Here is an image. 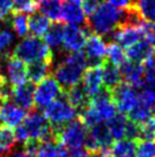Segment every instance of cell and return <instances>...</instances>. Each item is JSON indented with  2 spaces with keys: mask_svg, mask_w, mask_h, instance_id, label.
<instances>
[{
  "mask_svg": "<svg viewBox=\"0 0 155 157\" xmlns=\"http://www.w3.org/2000/svg\"><path fill=\"white\" fill-rule=\"evenodd\" d=\"M15 138L18 142H25L30 139H37L41 142H56L55 130L50 123L39 111H31L15 130ZM57 144V142H56Z\"/></svg>",
  "mask_w": 155,
  "mask_h": 157,
  "instance_id": "obj_1",
  "label": "cell"
},
{
  "mask_svg": "<svg viewBox=\"0 0 155 157\" xmlns=\"http://www.w3.org/2000/svg\"><path fill=\"white\" fill-rule=\"evenodd\" d=\"M87 57L85 53L74 52L63 59L59 64H57L54 76L60 87L64 91L73 87L82 80L83 74L87 69Z\"/></svg>",
  "mask_w": 155,
  "mask_h": 157,
  "instance_id": "obj_2",
  "label": "cell"
},
{
  "mask_svg": "<svg viewBox=\"0 0 155 157\" xmlns=\"http://www.w3.org/2000/svg\"><path fill=\"white\" fill-rule=\"evenodd\" d=\"M123 10L114 8L108 4H102L87 18L86 26L91 33L100 37L108 35L122 24Z\"/></svg>",
  "mask_w": 155,
  "mask_h": 157,
  "instance_id": "obj_3",
  "label": "cell"
},
{
  "mask_svg": "<svg viewBox=\"0 0 155 157\" xmlns=\"http://www.w3.org/2000/svg\"><path fill=\"white\" fill-rule=\"evenodd\" d=\"M12 55L24 63H31L40 60L54 63L52 51L45 44L43 40L34 36L24 37V39L20 41L16 45V47L14 48Z\"/></svg>",
  "mask_w": 155,
  "mask_h": 157,
  "instance_id": "obj_4",
  "label": "cell"
},
{
  "mask_svg": "<svg viewBox=\"0 0 155 157\" xmlns=\"http://www.w3.org/2000/svg\"><path fill=\"white\" fill-rule=\"evenodd\" d=\"M56 142L65 149H81L85 146V141L88 135L87 127L80 121V118H74L73 121L55 131Z\"/></svg>",
  "mask_w": 155,
  "mask_h": 157,
  "instance_id": "obj_5",
  "label": "cell"
},
{
  "mask_svg": "<svg viewBox=\"0 0 155 157\" xmlns=\"http://www.w3.org/2000/svg\"><path fill=\"white\" fill-rule=\"evenodd\" d=\"M43 115L48 119V122L50 123L52 128L57 131L60 127L66 125L67 123L73 121L78 113L70 105L69 101L65 98V94L63 93V95L59 96L55 101H52L50 105L45 108Z\"/></svg>",
  "mask_w": 155,
  "mask_h": 157,
  "instance_id": "obj_6",
  "label": "cell"
},
{
  "mask_svg": "<svg viewBox=\"0 0 155 157\" xmlns=\"http://www.w3.org/2000/svg\"><path fill=\"white\" fill-rule=\"evenodd\" d=\"M64 90L60 87L55 77H47L37 85L34 90V105L38 108H46L52 101L63 95Z\"/></svg>",
  "mask_w": 155,
  "mask_h": 157,
  "instance_id": "obj_7",
  "label": "cell"
},
{
  "mask_svg": "<svg viewBox=\"0 0 155 157\" xmlns=\"http://www.w3.org/2000/svg\"><path fill=\"white\" fill-rule=\"evenodd\" d=\"M111 95L116 109L122 113H128L138 100V90L122 82L111 90Z\"/></svg>",
  "mask_w": 155,
  "mask_h": 157,
  "instance_id": "obj_8",
  "label": "cell"
},
{
  "mask_svg": "<svg viewBox=\"0 0 155 157\" xmlns=\"http://www.w3.org/2000/svg\"><path fill=\"white\" fill-rule=\"evenodd\" d=\"M107 45L104 41V38L98 35L91 33L88 36L85 45V55L88 63L91 66H98L106 59Z\"/></svg>",
  "mask_w": 155,
  "mask_h": 157,
  "instance_id": "obj_9",
  "label": "cell"
},
{
  "mask_svg": "<svg viewBox=\"0 0 155 157\" xmlns=\"http://www.w3.org/2000/svg\"><path fill=\"white\" fill-rule=\"evenodd\" d=\"M88 29H82L75 24H67L65 25L64 38H63V46L66 51L71 53L80 52L85 47L88 38Z\"/></svg>",
  "mask_w": 155,
  "mask_h": 157,
  "instance_id": "obj_10",
  "label": "cell"
},
{
  "mask_svg": "<svg viewBox=\"0 0 155 157\" xmlns=\"http://www.w3.org/2000/svg\"><path fill=\"white\" fill-rule=\"evenodd\" d=\"M90 105L96 110V113L104 122L111 119L116 113V107L113 102L111 91L105 87L102 88L98 94L91 98Z\"/></svg>",
  "mask_w": 155,
  "mask_h": 157,
  "instance_id": "obj_11",
  "label": "cell"
},
{
  "mask_svg": "<svg viewBox=\"0 0 155 157\" xmlns=\"http://www.w3.org/2000/svg\"><path fill=\"white\" fill-rule=\"evenodd\" d=\"M119 70L122 76V80H124V83L131 85L136 90H139L145 85L144 83L145 68L140 63L127 60L119 67Z\"/></svg>",
  "mask_w": 155,
  "mask_h": 157,
  "instance_id": "obj_12",
  "label": "cell"
},
{
  "mask_svg": "<svg viewBox=\"0 0 155 157\" xmlns=\"http://www.w3.org/2000/svg\"><path fill=\"white\" fill-rule=\"evenodd\" d=\"M34 84L30 80L17 86H13L10 99H13L14 105H18L22 109L31 110L34 105Z\"/></svg>",
  "mask_w": 155,
  "mask_h": 157,
  "instance_id": "obj_13",
  "label": "cell"
},
{
  "mask_svg": "<svg viewBox=\"0 0 155 157\" xmlns=\"http://www.w3.org/2000/svg\"><path fill=\"white\" fill-rule=\"evenodd\" d=\"M62 20L69 24L86 23V13L81 0H63L62 1Z\"/></svg>",
  "mask_w": 155,
  "mask_h": 157,
  "instance_id": "obj_14",
  "label": "cell"
},
{
  "mask_svg": "<svg viewBox=\"0 0 155 157\" xmlns=\"http://www.w3.org/2000/svg\"><path fill=\"white\" fill-rule=\"evenodd\" d=\"M82 86L88 93V95L94 98L98 94L103 86V77H102V63L98 66H91L87 68L83 77H82Z\"/></svg>",
  "mask_w": 155,
  "mask_h": 157,
  "instance_id": "obj_15",
  "label": "cell"
},
{
  "mask_svg": "<svg viewBox=\"0 0 155 157\" xmlns=\"http://www.w3.org/2000/svg\"><path fill=\"white\" fill-rule=\"evenodd\" d=\"M64 94L70 105L77 110L78 115H80L83 110H86L90 105V96L88 95L82 84H78L73 87L64 91Z\"/></svg>",
  "mask_w": 155,
  "mask_h": 157,
  "instance_id": "obj_16",
  "label": "cell"
},
{
  "mask_svg": "<svg viewBox=\"0 0 155 157\" xmlns=\"http://www.w3.org/2000/svg\"><path fill=\"white\" fill-rule=\"evenodd\" d=\"M6 70L12 86L24 84L27 79V66L13 55H10L6 61Z\"/></svg>",
  "mask_w": 155,
  "mask_h": 157,
  "instance_id": "obj_17",
  "label": "cell"
},
{
  "mask_svg": "<svg viewBox=\"0 0 155 157\" xmlns=\"http://www.w3.org/2000/svg\"><path fill=\"white\" fill-rule=\"evenodd\" d=\"M155 54L154 47L147 39H142L137 44L127 48L125 55L128 60L136 63H145V62Z\"/></svg>",
  "mask_w": 155,
  "mask_h": 157,
  "instance_id": "obj_18",
  "label": "cell"
},
{
  "mask_svg": "<svg viewBox=\"0 0 155 157\" xmlns=\"http://www.w3.org/2000/svg\"><path fill=\"white\" fill-rule=\"evenodd\" d=\"M89 136L94 140V142L96 144L97 148L99 150H108L111 149L113 142V136L111 134V132L108 130L107 124L105 122L98 123L95 126H92L89 128Z\"/></svg>",
  "mask_w": 155,
  "mask_h": 157,
  "instance_id": "obj_19",
  "label": "cell"
},
{
  "mask_svg": "<svg viewBox=\"0 0 155 157\" xmlns=\"http://www.w3.org/2000/svg\"><path fill=\"white\" fill-rule=\"evenodd\" d=\"M26 117V113L24 109L20 108L14 103H5L0 109V121L6 124V126L17 127Z\"/></svg>",
  "mask_w": 155,
  "mask_h": 157,
  "instance_id": "obj_20",
  "label": "cell"
},
{
  "mask_svg": "<svg viewBox=\"0 0 155 157\" xmlns=\"http://www.w3.org/2000/svg\"><path fill=\"white\" fill-rule=\"evenodd\" d=\"M52 62L49 61H34L29 63L27 66V78L31 83L39 84L42 82L45 78L49 77V75L52 72Z\"/></svg>",
  "mask_w": 155,
  "mask_h": 157,
  "instance_id": "obj_21",
  "label": "cell"
},
{
  "mask_svg": "<svg viewBox=\"0 0 155 157\" xmlns=\"http://www.w3.org/2000/svg\"><path fill=\"white\" fill-rule=\"evenodd\" d=\"M102 77H103V86L110 91L123 82L119 68L111 63L107 59H105L102 62Z\"/></svg>",
  "mask_w": 155,
  "mask_h": 157,
  "instance_id": "obj_22",
  "label": "cell"
},
{
  "mask_svg": "<svg viewBox=\"0 0 155 157\" xmlns=\"http://www.w3.org/2000/svg\"><path fill=\"white\" fill-rule=\"evenodd\" d=\"M153 113H154V110L152 109L151 107H148L145 102L138 99L137 102L135 103L134 107L130 109V111L127 115H128L129 121L139 124V125H142V124L148 123L154 117Z\"/></svg>",
  "mask_w": 155,
  "mask_h": 157,
  "instance_id": "obj_23",
  "label": "cell"
},
{
  "mask_svg": "<svg viewBox=\"0 0 155 157\" xmlns=\"http://www.w3.org/2000/svg\"><path fill=\"white\" fill-rule=\"evenodd\" d=\"M38 9L49 21L60 22L62 0H38Z\"/></svg>",
  "mask_w": 155,
  "mask_h": 157,
  "instance_id": "obj_24",
  "label": "cell"
},
{
  "mask_svg": "<svg viewBox=\"0 0 155 157\" xmlns=\"http://www.w3.org/2000/svg\"><path fill=\"white\" fill-rule=\"evenodd\" d=\"M64 30L65 25L62 22H55L48 31L43 36V41L50 48H59L63 45V38H64Z\"/></svg>",
  "mask_w": 155,
  "mask_h": 157,
  "instance_id": "obj_25",
  "label": "cell"
},
{
  "mask_svg": "<svg viewBox=\"0 0 155 157\" xmlns=\"http://www.w3.org/2000/svg\"><path fill=\"white\" fill-rule=\"evenodd\" d=\"M50 28V21L41 13H33L29 16V31L34 37H42Z\"/></svg>",
  "mask_w": 155,
  "mask_h": 157,
  "instance_id": "obj_26",
  "label": "cell"
},
{
  "mask_svg": "<svg viewBox=\"0 0 155 157\" xmlns=\"http://www.w3.org/2000/svg\"><path fill=\"white\" fill-rule=\"evenodd\" d=\"M137 144L132 140L121 139L112 144L110 149L112 157H136Z\"/></svg>",
  "mask_w": 155,
  "mask_h": 157,
  "instance_id": "obj_27",
  "label": "cell"
},
{
  "mask_svg": "<svg viewBox=\"0 0 155 157\" xmlns=\"http://www.w3.org/2000/svg\"><path fill=\"white\" fill-rule=\"evenodd\" d=\"M127 123H128V119L124 113H115V115L111 119H108L107 127L112 134L113 139L121 140L124 138Z\"/></svg>",
  "mask_w": 155,
  "mask_h": 157,
  "instance_id": "obj_28",
  "label": "cell"
},
{
  "mask_svg": "<svg viewBox=\"0 0 155 157\" xmlns=\"http://www.w3.org/2000/svg\"><path fill=\"white\" fill-rule=\"evenodd\" d=\"M134 7L146 22H155V0H135Z\"/></svg>",
  "mask_w": 155,
  "mask_h": 157,
  "instance_id": "obj_29",
  "label": "cell"
},
{
  "mask_svg": "<svg viewBox=\"0 0 155 157\" xmlns=\"http://www.w3.org/2000/svg\"><path fill=\"white\" fill-rule=\"evenodd\" d=\"M15 133L9 126H0V151L7 155L15 148Z\"/></svg>",
  "mask_w": 155,
  "mask_h": 157,
  "instance_id": "obj_30",
  "label": "cell"
},
{
  "mask_svg": "<svg viewBox=\"0 0 155 157\" xmlns=\"http://www.w3.org/2000/svg\"><path fill=\"white\" fill-rule=\"evenodd\" d=\"M10 25L13 28V30L15 31V33L24 38L27 32H29V17L26 16V14L23 13H12L10 16Z\"/></svg>",
  "mask_w": 155,
  "mask_h": 157,
  "instance_id": "obj_31",
  "label": "cell"
},
{
  "mask_svg": "<svg viewBox=\"0 0 155 157\" xmlns=\"http://www.w3.org/2000/svg\"><path fill=\"white\" fill-rule=\"evenodd\" d=\"M106 54H107V59L108 61L113 63L114 66H116L117 68L123 63L124 61H127V55H125L123 48L121 47L120 45H117L116 43H110L107 45V51H106Z\"/></svg>",
  "mask_w": 155,
  "mask_h": 157,
  "instance_id": "obj_32",
  "label": "cell"
},
{
  "mask_svg": "<svg viewBox=\"0 0 155 157\" xmlns=\"http://www.w3.org/2000/svg\"><path fill=\"white\" fill-rule=\"evenodd\" d=\"M15 41V35L9 29H2L0 31V54L9 55V51Z\"/></svg>",
  "mask_w": 155,
  "mask_h": 157,
  "instance_id": "obj_33",
  "label": "cell"
},
{
  "mask_svg": "<svg viewBox=\"0 0 155 157\" xmlns=\"http://www.w3.org/2000/svg\"><path fill=\"white\" fill-rule=\"evenodd\" d=\"M136 144V157H155V140H139Z\"/></svg>",
  "mask_w": 155,
  "mask_h": 157,
  "instance_id": "obj_34",
  "label": "cell"
},
{
  "mask_svg": "<svg viewBox=\"0 0 155 157\" xmlns=\"http://www.w3.org/2000/svg\"><path fill=\"white\" fill-rule=\"evenodd\" d=\"M124 136L128 140H132L135 142L139 141L140 140V125L128 119L127 126H125Z\"/></svg>",
  "mask_w": 155,
  "mask_h": 157,
  "instance_id": "obj_35",
  "label": "cell"
},
{
  "mask_svg": "<svg viewBox=\"0 0 155 157\" xmlns=\"http://www.w3.org/2000/svg\"><path fill=\"white\" fill-rule=\"evenodd\" d=\"M12 91H13L12 84H9L7 77L1 74V71H0V95L2 96L5 100L8 101L12 96Z\"/></svg>",
  "mask_w": 155,
  "mask_h": 157,
  "instance_id": "obj_36",
  "label": "cell"
},
{
  "mask_svg": "<svg viewBox=\"0 0 155 157\" xmlns=\"http://www.w3.org/2000/svg\"><path fill=\"white\" fill-rule=\"evenodd\" d=\"M142 31H144V35L146 36V39L151 43V45L154 47L155 49V22H144L140 24Z\"/></svg>",
  "mask_w": 155,
  "mask_h": 157,
  "instance_id": "obj_37",
  "label": "cell"
},
{
  "mask_svg": "<svg viewBox=\"0 0 155 157\" xmlns=\"http://www.w3.org/2000/svg\"><path fill=\"white\" fill-rule=\"evenodd\" d=\"M13 13V0H0V21L7 20Z\"/></svg>",
  "mask_w": 155,
  "mask_h": 157,
  "instance_id": "obj_38",
  "label": "cell"
},
{
  "mask_svg": "<svg viewBox=\"0 0 155 157\" xmlns=\"http://www.w3.org/2000/svg\"><path fill=\"white\" fill-rule=\"evenodd\" d=\"M81 2L86 15L89 16L103 4V0H81Z\"/></svg>",
  "mask_w": 155,
  "mask_h": 157,
  "instance_id": "obj_39",
  "label": "cell"
},
{
  "mask_svg": "<svg viewBox=\"0 0 155 157\" xmlns=\"http://www.w3.org/2000/svg\"><path fill=\"white\" fill-rule=\"evenodd\" d=\"M106 1L108 5L113 6L114 8L124 10V9H129L134 6L135 0H106Z\"/></svg>",
  "mask_w": 155,
  "mask_h": 157,
  "instance_id": "obj_40",
  "label": "cell"
},
{
  "mask_svg": "<svg viewBox=\"0 0 155 157\" xmlns=\"http://www.w3.org/2000/svg\"><path fill=\"white\" fill-rule=\"evenodd\" d=\"M144 83L147 87L152 88L155 93V69H146L145 68Z\"/></svg>",
  "mask_w": 155,
  "mask_h": 157,
  "instance_id": "obj_41",
  "label": "cell"
},
{
  "mask_svg": "<svg viewBox=\"0 0 155 157\" xmlns=\"http://www.w3.org/2000/svg\"><path fill=\"white\" fill-rule=\"evenodd\" d=\"M5 157H31L30 155L24 151V149H15L14 148L12 151H9Z\"/></svg>",
  "mask_w": 155,
  "mask_h": 157,
  "instance_id": "obj_42",
  "label": "cell"
},
{
  "mask_svg": "<svg viewBox=\"0 0 155 157\" xmlns=\"http://www.w3.org/2000/svg\"><path fill=\"white\" fill-rule=\"evenodd\" d=\"M69 157H90L88 151H85L82 149H74L69 153Z\"/></svg>",
  "mask_w": 155,
  "mask_h": 157,
  "instance_id": "obj_43",
  "label": "cell"
},
{
  "mask_svg": "<svg viewBox=\"0 0 155 157\" xmlns=\"http://www.w3.org/2000/svg\"><path fill=\"white\" fill-rule=\"evenodd\" d=\"M89 156L90 157H112V155H111V151H110V149H108V150H97V151L90 153Z\"/></svg>",
  "mask_w": 155,
  "mask_h": 157,
  "instance_id": "obj_44",
  "label": "cell"
},
{
  "mask_svg": "<svg viewBox=\"0 0 155 157\" xmlns=\"http://www.w3.org/2000/svg\"><path fill=\"white\" fill-rule=\"evenodd\" d=\"M6 101H7V100H5L4 98L0 95V109H1V107H2V105H4L5 103H6Z\"/></svg>",
  "mask_w": 155,
  "mask_h": 157,
  "instance_id": "obj_45",
  "label": "cell"
},
{
  "mask_svg": "<svg viewBox=\"0 0 155 157\" xmlns=\"http://www.w3.org/2000/svg\"><path fill=\"white\" fill-rule=\"evenodd\" d=\"M5 156H6V155H5V154H2L1 151H0V157H5Z\"/></svg>",
  "mask_w": 155,
  "mask_h": 157,
  "instance_id": "obj_46",
  "label": "cell"
}]
</instances>
